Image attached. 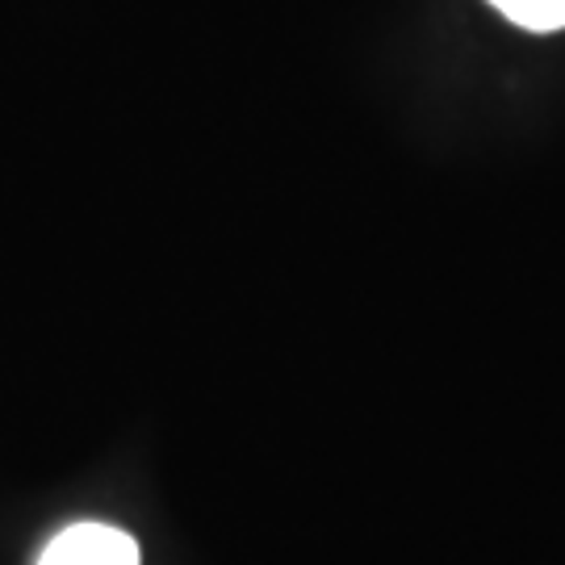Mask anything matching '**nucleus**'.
I'll return each instance as SVG.
<instances>
[{
  "instance_id": "obj_2",
  "label": "nucleus",
  "mask_w": 565,
  "mask_h": 565,
  "mask_svg": "<svg viewBox=\"0 0 565 565\" xmlns=\"http://www.w3.org/2000/svg\"><path fill=\"white\" fill-rule=\"evenodd\" d=\"M511 25L527 34H557L565 30V0H490Z\"/></svg>"
},
{
  "instance_id": "obj_1",
  "label": "nucleus",
  "mask_w": 565,
  "mask_h": 565,
  "mask_svg": "<svg viewBox=\"0 0 565 565\" xmlns=\"http://www.w3.org/2000/svg\"><path fill=\"white\" fill-rule=\"evenodd\" d=\"M39 565H139V545L121 527L72 524L46 545Z\"/></svg>"
}]
</instances>
